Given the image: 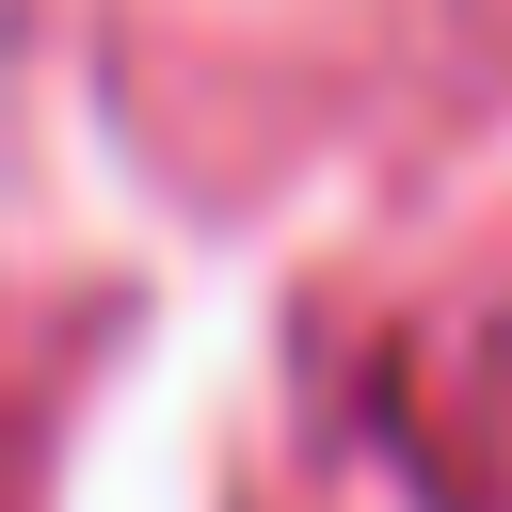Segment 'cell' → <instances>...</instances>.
Segmentation results:
<instances>
[{
	"label": "cell",
	"mask_w": 512,
	"mask_h": 512,
	"mask_svg": "<svg viewBox=\"0 0 512 512\" xmlns=\"http://www.w3.org/2000/svg\"><path fill=\"white\" fill-rule=\"evenodd\" d=\"M416 464H432L464 512H512V336L416 352Z\"/></svg>",
	"instance_id": "6da1fadb"
}]
</instances>
